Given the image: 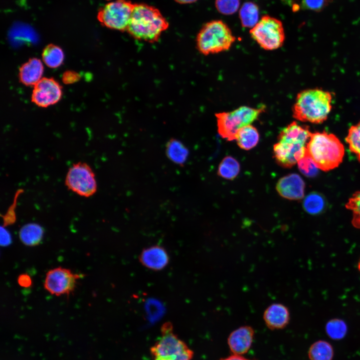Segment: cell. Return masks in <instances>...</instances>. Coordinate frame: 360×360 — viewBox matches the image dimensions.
<instances>
[{"mask_svg":"<svg viewBox=\"0 0 360 360\" xmlns=\"http://www.w3.org/2000/svg\"><path fill=\"white\" fill-rule=\"evenodd\" d=\"M220 360H252L248 358H246L244 356H242V355H238V354H232L230 356H229L228 357L222 358Z\"/></svg>","mask_w":360,"mask_h":360,"instance_id":"obj_37","label":"cell"},{"mask_svg":"<svg viewBox=\"0 0 360 360\" xmlns=\"http://www.w3.org/2000/svg\"><path fill=\"white\" fill-rule=\"evenodd\" d=\"M333 354L332 348L328 342L318 340L311 346L308 355L310 360H332Z\"/></svg>","mask_w":360,"mask_h":360,"instance_id":"obj_23","label":"cell"},{"mask_svg":"<svg viewBox=\"0 0 360 360\" xmlns=\"http://www.w3.org/2000/svg\"><path fill=\"white\" fill-rule=\"evenodd\" d=\"M332 92L321 88H308L299 92L292 106V116L302 122L314 124L326 121L332 110Z\"/></svg>","mask_w":360,"mask_h":360,"instance_id":"obj_2","label":"cell"},{"mask_svg":"<svg viewBox=\"0 0 360 360\" xmlns=\"http://www.w3.org/2000/svg\"><path fill=\"white\" fill-rule=\"evenodd\" d=\"M324 206L322 198L316 194L308 196L304 202L305 210L310 214H316L321 211Z\"/></svg>","mask_w":360,"mask_h":360,"instance_id":"obj_28","label":"cell"},{"mask_svg":"<svg viewBox=\"0 0 360 360\" xmlns=\"http://www.w3.org/2000/svg\"><path fill=\"white\" fill-rule=\"evenodd\" d=\"M239 18L243 27L251 29L259 21L258 6L253 2H244L240 10Z\"/></svg>","mask_w":360,"mask_h":360,"instance_id":"obj_20","label":"cell"},{"mask_svg":"<svg viewBox=\"0 0 360 360\" xmlns=\"http://www.w3.org/2000/svg\"><path fill=\"white\" fill-rule=\"evenodd\" d=\"M297 164L301 172L308 176H313L318 169L307 153Z\"/></svg>","mask_w":360,"mask_h":360,"instance_id":"obj_32","label":"cell"},{"mask_svg":"<svg viewBox=\"0 0 360 360\" xmlns=\"http://www.w3.org/2000/svg\"><path fill=\"white\" fill-rule=\"evenodd\" d=\"M78 76L76 75V74L73 72H66L64 76H63V80L64 82H67L69 80L70 78V82H75L76 80L78 79Z\"/></svg>","mask_w":360,"mask_h":360,"instance_id":"obj_36","label":"cell"},{"mask_svg":"<svg viewBox=\"0 0 360 360\" xmlns=\"http://www.w3.org/2000/svg\"><path fill=\"white\" fill-rule=\"evenodd\" d=\"M166 154L168 158L178 164H184L188 159V150L180 141L170 140L166 144Z\"/></svg>","mask_w":360,"mask_h":360,"instance_id":"obj_21","label":"cell"},{"mask_svg":"<svg viewBox=\"0 0 360 360\" xmlns=\"http://www.w3.org/2000/svg\"><path fill=\"white\" fill-rule=\"evenodd\" d=\"M326 331L330 337L334 340L342 338L346 332V326L344 322L340 320L330 321L326 326Z\"/></svg>","mask_w":360,"mask_h":360,"instance_id":"obj_27","label":"cell"},{"mask_svg":"<svg viewBox=\"0 0 360 360\" xmlns=\"http://www.w3.org/2000/svg\"><path fill=\"white\" fill-rule=\"evenodd\" d=\"M240 166L238 162L234 158L225 157L220 164L218 173L222 178L227 180H232L238 174Z\"/></svg>","mask_w":360,"mask_h":360,"instance_id":"obj_24","label":"cell"},{"mask_svg":"<svg viewBox=\"0 0 360 360\" xmlns=\"http://www.w3.org/2000/svg\"><path fill=\"white\" fill-rule=\"evenodd\" d=\"M168 26L167 20L157 8L146 4H134L126 31L135 39L153 42Z\"/></svg>","mask_w":360,"mask_h":360,"instance_id":"obj_3","label":"cell"},{"mask_svg":"<svg viewBox=\"0 0 360 360\" xmlns=\"http://www.w3.org/2000/svg\"><path fill=\"white\" fill-rule=\"evenodd\" d=\"M236 40L228 26L221 20L203 25L196 38V48L204 55L218 54L230 49Z\"/></svg>","mask_w":360,"mask_h":360,"instance_id":"obj_5","label":"cell"},{"mask_svg":"<svg viewBox=\"0 0 360 360\" xmlns=\"http://www.w3.org/2000/svg\"><path fill=\"white\" fill-rule=\"evenodd\" d=\"M43 72L42 61L38 58H31L20 68V80L25 86H34L42 79Z\"/></svg>","mask_w":360,"mask_h":360,"instance_id":"obj_17","label":"cell"},{"mask_svg":"<svg viewBox=\"0 0 360 360\" xmlns=\"http://www.w3.org/2000/svg\"><path fill=\"white\" fill-rule=\"evenodd\" d=\"M145 308L151 320H156L162 315L164 307L160 302L155 299H149L146 303Z\"/></svg>","mask_w":360,"mask_h":360,"instance_id":"obj_30","label":"cell"},{"mask_svg":"<svg viewBox=\"0 0 360 360\" xmlns=\"http://www.w3.org/2000/svg\"><path fill=\"white\" fill-rule=\"evenodd\" d=\"M161 336L150 348L154 358L174 360L189 348L174 332L172 324L166 322L161 327Z\"/></svg>","mask_w":360,"mask_h":360,"instance_id":"obj_10","label":"cell"},{"mask_svg":"<svg viewBox=\"0 0 360 360\" xmlns=\"http://www.w3.org/2000/svg\"><path fill=\"white\" fill-rule=\"evenodd\" d=\"M42 58L48 67L52 68H57L64 62V52L60 46L54 44H50L44 48Z\"/></svg>","mask_w":360,"mask_h":360,"instance_id":"obj_22","label":"cell"},{"mask_svg":"<svg viewBox=\"0 0 360 360\" xmlns=\"http://www.w3.org/2000/svg\"><path fill=\"white\" fill-rule=\"evenodd\" d=\"M134 4L128 0H114L100 8L98 22L104 26L121 32L127 30Z\"/></svg>","mask_w":360,"mask_h":360,"instance_id":"obj_9","label":"cell"},{"mask_svg":"<svg viewBox=\"0 0 360 360\" xmlns=\"http://www.w3.org/2000/svg\"><path fill=\"white\" fill-rule=\"evenodd\" d=\"M83 274H74L70 270L58 267L48 270L46 276L44 288L52 294L69 295L76 288L78 279Z\"/></svg>","mask_w":360,"mask_h":360,"instance_id":"obj_11","label":"cell"},{"mask_svg":"<svg viewBox=\"0 0 360 360\" xmlns=\"http://www.w3.org/2000/svg\"><path fill=\"white\" fill-rule=\"evenodd\" d=\"M328 4V0H302L303 8L316 12L322 10Z\"/></svg>","mask_w":360,"mask_h":360,"instance_id":"obj_33","label":"cell"},{"mask_svg":"<svg viewBox=\"0 0 360 360\" xmlns=\"http://www.w3.org/2000/svg\"><path fill=\"white\" fill-rule=\"evenodd\" d=\"M62 96V88L53 78H42L34 86L32 101L36 106L46 108L57 103Z\"/></svg>","mask_w":360,"mask_h":360,"instance_id":"obj_12","label":"cell"},{"mask_svg":"<svg viewBox=\"0 0 360 360\" xmlns=\"http://www.w3.org/2000/svg\"><path fill=\"white\" fill-rule=\"evenodd\" d=\"M358 269L360 271V261H359V262H358Z\"/></svg>","mask_w":360,"mask_h":360,"instance_id":"obj_40","label":"cell"},{"mask_svg":"<svg viewBox=\"0 0 360 360\" xmlns=\"http://www.w3.org/2000/svg\"><path fill=\"white\" fill-rule=\"evenodd\" d=\"M264 110V106L256 108L243 106L230 112L216 113L219 134L228 140H235L238 132L256 120Z\"/></svg>","mask_w":360,"mask_h":360,"instance_id":"obj_6","label":"cell"},{"mask_svg":"<svg viewBox=\"0 0 360 360\" xmlns=\"http://www.w3.org/2000/svg\"><path fill=\"white\" fill-rule=\"evenodd\" d=\"M44 234V228L36 223H28L24 225L19 232L21 242L28 246H35L42 241Z\"/></svg>","mask_w":360,"mask_h":360,"instance_id":"obj_18","label":"cell"},{"mask_svg":"<svg viewBox=\"0 0 360 360\" xmlns=\"http://www.w3.org/2000/svg\"><path fill=\"white\" fill-rule=\"evenodd\" d=\"M64 183L69 190L83 197L89 198L97 190L95 174L85 162H77L68 168Z\"/></svg>","mask_w":360,"mask_h":360,"instance_id":"obj_8","label":"cell"},{"mask_svg":"<svg viewBox=\"0 0 360 360\" xmlns=\"http://www.w3.org/2000/svg\"><path fill=\"white\" fill-rule=\"evenodd\" d=\"M312 132L308 126L294 121L283 128L274 146L276 162L284 168H291L307 153L306 146Z\"/></svg>","mask_w":360,"mask_h":360,"instance_id":"obj_1","label":"cell"},{"mask_svg":"<svg viewBox=\"0 0 360 360\" xmlns=\"http://www.w3.org/2000/svg\"><path fill=\"white\" fill-rule=\"evenodd\" d=\"M254 335V328L249 326H242L232 331L228 339L232 354L242 355L246 353L251 347Z\"/></svg>","mask_w":360,"mask_h":360,"instance_id":"obj_14","label":"cell"},{"mask_svg":"<svg viewBox=\"0 0 360 360\" xmlns=\"http://www.w3.org/2000/svg\"><path fill=\"white\" fill-rule=\"evenodd\" d=\"M250 34L260 46L266 50H274L281 48L285 40L282 22L268 15L262 16L250 30Z\"/></svg>","mask_w":360,"mask_h":360,"instance_id":"obj_7","label":"cell"},{"mask_svg":"<svg viewBox=\"0 0 360 360\" xmlns=\"http://www.w3.org/2000/svg\"><path fill=\"white\" fill-rule=\"evenodd\" d=\"M306 150L316 168L324 172L338 167L344 155V148L339 138L326 132H312Z\"/></svg>","mask_w":360,"mask_h":360,"instance_id":"obj_4","label":"cell"},{"mask_svg":"<svg viewBox=\"0 0 360 360\" xmlns=\"http://www.w3.org/2000/svg\"><path fill=\"white\" fill-rule=\"evenodd\" d=\"M240 0H216L215 6L217 10L224 15H231L238 10Z\"/></svg>","mask_w":360,"mask_h":360,"instance_id":"obj_29","label":"cell"},{"mask_svg":"<svg viewBox=\"0 0 360 360\" xmlns=\"http://www.w3.org/2000/svg\"><path fill=\"white\" fill-rule=\"evenodd\" d=\"M19 285L24 288H28L32 284V281L30 277L27 274H24L19 276L18 278Z\"/></svg>","mask_w":360,"mask_h":360,"instance_id":"obj_35","label":"cell"},{"mask_svg":"<svg viewBox=\"0 0 360 360\" xmlns=\"http://www.w3.org/2000/svg\"><path fill=\"white\" fill-rule=\"evenodd\" d=\"M304 182L298 174H291L280 178L276 189L282 197L290 200L302 199L304 196Z\"/></svg>","mask_w":360,"mask_h":360,"instance_id":"obj_13","label":"cell"},{"mask_svg":"<svg viewBox=\"0 0 360 360\" xmlns=\"http://www.w3.org/2000/svg\"><path fill=\"white\" fill-rule=\"evenodd\" d=\"M12 242V236L10 233L6 229L5 227L0 228V244L6 246Z\"/></svg>","mask_w":360,"mask_h":360,"instance_id":"obj_34","label":"cell"},{"mask_svg":"<svg viewBox=\"0 0 360 360\" xmlns=\"http://www.w3.org/2000/svg\"></svg>","mask_w":360,"mask_h":360,"instance_id":"obj_41","label":"cell"},{"mask_svg":"<svg viewBox=\"0 0 360 360\" xmlns=\"http://www.w3.org/2000/svg\"><path fill=\"white\" fill-rule=\"evenodd\" d=\"M346 142L350 152L355 154L360 162V120L350 128Z\"/></svg>","mask_w":360,"mask_h":360,"instance_id":"obj_25","label":"cell"},{"mask_svg":"<svg viewBox=\"0 0 360 360\" xmlns=\"http://www.w3.org/2000/svg\"><path fill=\"white\" fill-rule=\"evenodd\" d=\"M176 2L180 4H190L195 2L198 0H174Z\"/></svg>","mask_w":360,"mask_h":360,"instance_id":"obj_38","label":"cell"},{"mask_svg":"<svg viewBox=\"0 0 360 360\" xmlns=\"http://www.w3.org/2000/svg\"><path fill=\"white\" fill-rule=\"evenodd\" d=\"M139 260L144 267L159 271L166 266L170 258L164 248L155 245L144 248L140 254Z\"/></svg>","mask_w":360,"mask_h":360,"instance_id":"obj_15","label":"cell"},{"mask_svg":"<svg viewBox=\"0 0 360 360\" xmlns=\"http://www.w3.org/2000/svg\"><path fill=\"white\" fill-rule=\"evenodd\" d=\"M22 192L23 190L22 189L16 192L12 204L8 208L6 213L2 216L3 219V226L6 227L15 222L16 220V209L18 198Z\"/></svg>","mask_w":360,"mask_h":360,"instance_id":"obj_31","label":"cell"},{"mask_svg":"<svg viewBox=\"0 0 360 360\" xmlns=\"http://www.w3.org/2000/svg\"><path fill=\"white\" fill-rule=\"evenodd\" d=\"M259 138L260 135L256 128L249 124L242 127L238 132L235 140L240 148L249 150L258 144Z\"/></svg>","mask_w":360,"mask_h":360,"instance_id":"obj_19","label":"cell"},{"mask_svg":"<svg viewBox=\"0 0 360 360\" xmlns=\"http://www.w3.org/2000/svg\"><path fill=\"white\" fill-rule=\"evenodd\" d=\"M346 208L352 212V224L360 229V191L356 192L348 199Z\"/></svg>","mask_w":360,"mask_h":360,"instance_id":"obj_26","label":"cell"},{"mask_svg":"<svg viewBox=\"0 0 360 360\" xmlns=\"http://www.w3.org/2000/svg\"><path fill=\"white\" fill-rule=\"evenodd\" d=\"M263 318L269 329L280 330L289 323L290 313L288 308L283 304L272 303L265 309Z\"/></svg>","mask_w":360,"mask_h":360,"instance_id":"obj_16","label":"cell"},{"mask_svg":"<svg viewBox=\"0 0 360 360\" xmlns=\"http://www.w3.org/2000/svg\"><path fill=\"white\" fill-rule=\"evenodd\" d=\"M154 360H170L167 358H154Z\"/></svg>","mask_w":360,"mask_h":360,"instance_id":"obj_39","label":"cell"}]
</instances>
